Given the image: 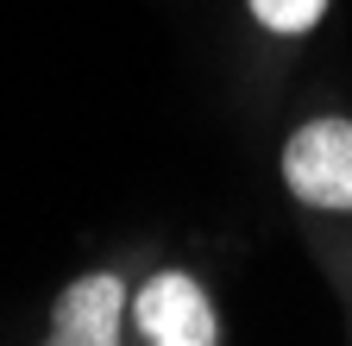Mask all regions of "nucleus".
Segmentation results:
<instances>
[{"instance_id": "f257e3e1", "label": "nucleus", "mask_w": 352, "mask_h": 346, "mask_svg": "<svg viewBox=\"0 0 352 346\" xmlns=\"http://www.w3.org/2000/svg\"><path fill=\"white\" fill-rule=\"evenodd\" d=\"M277 177L315 221H352V113H308L283 133Z\"/></svg>"}, {"instance_id": "f03ea898", "label": "nucleus", "mask_w": 352, "mask_h": 346, "mask_svg": "<svg viewBox=\"0 0 352 346\" xmlns=\"http://www.w3.org/2000/svg\"><path fill=\"white\" fill-rule=\"evenodd\" d=\"M126 346H220V309L195 271L151 265L126 296Z\"/></svg>"}, {"instance_id": "7ed1b4c3", "label": "nucleus", "mask_w": 352, "mask_h": 346, "mask_svg": "<svg viewBox=\"0 0 352 346\" xmlns=\"http://www.w3.org/2000/svg\"><path fill=\"white\" fill-rule=\"evenodd\" d=\"M126 296H132L126 265L76 271L44 315L38 346H126Z\"/></svg>"}, {"instance_id": "20e7f679", "label": "nucleus", "mask_w": 352, "mask_h": 346, "mask_svg": "<svg viewBox=\"0 0 352 346\" xmlns=\"http://www.w3.org/2000/svg\"><path fill=\"white\" fill-rule=\"evenodd\" d=\"M327 7H333V0H245L252 25L271 32V38H283V45H296V38H308V32H321Z\"/></svg>"}]
</instances>
